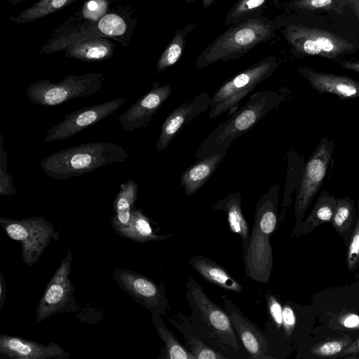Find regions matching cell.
Instances as JSON below:
<instances>
[{
  "label": "cell",
  "mask_w": 359,
  "mask_h": 359,
  "mask_svg": "<svg viewBox=\"0 0 359 359\" xmlns=\"http://www.w3.org/2000/svg\"><path fill=\"white\" fill-rule=\"evenodd\" d=\"M193 329L206 344L228 359H249L226 309L214 302L191 276L185 283Z\"/></svg>",
  "instance_id": "obj_1"
},
{
  "label": "cell",
  "mask_w": 359,
  "mask_h": 359,
  "mask_svg": "<svg viewBox=\"0 0 359 359\" xmlns=\"http://www.w3.org/2000/svg\"><path fill=\"white\" fill-rule=\"evenodd\" d=\"M280 187L277 183L258 199L249 245L243 256L246 278L268 283L273 265L271 237L279 224L278 203Z\"/></svg>",
  "instance_id": "obj_2"
},
{
  "label": "cell",
  "mask_w": 359,
  "mask_h": 359,
  "mask_svg": "<svg viewBox=\"0 0 359 359\" xmlns=\"http://www.w3.org/2000/svg\"><path fill=\"white\" fill-rule=\"evenodd\" d=\"M285 99L280 90H264L251 95L243 106L229 115L199 144L194 154L196 161L227 150L236 140L254 128Z\"/></svg>",
  "instance_id": "obj_3"
},
{
  "label": "cell",
  "mask_w": 359,
  "mask_h": 359,
  "mask_svg": "<svg viewBox=\"0 0 359 359\" xmlns=\"http://www.w3.org/2000/svg\"><path fill=\"white\" fill-rule=\"evenodd\" d=\"M128 154L115 143L92 142L64 149L45 157L41 167L48 177L67 180L111 163L123 162Z\"/></svg>",
  "instance_id": "obj_4"
},
{
  "label": "cell",
  "mask_w": 359,
  "mask_h": 359,
  "mask_svg": "<svg viewBox=\"0 0 359 359\" xmlns=\"http://www.w3.org/2000/svg\"><path fill=\"white\" fill-rule=\"evenodd\" d=\"M274 36L271 22L264 18L253 17L233 25L196 57V67L201 69L219 61L238 59L258 44Z\"/></svg>",
  "instance_id": "obj_5"
},
{
  "label": "cell",
  "mask_w": 359,
  "mask_h": 359,
  "mask_svg": "<svg viewBox=\"0 0 359 359\" xmlns=\"http://www.w3.org/2000/svg\"><path fill=\"white\" fill-rule=\"evenodd\" d=\"M137 24V18L131 7L116 4L99 20L89 26L53 42L45 43L38 53L49 55L64 50L81 40L93 37H108L122 46H128Z\"/></svg>",
  "instance_id": "obj_6"
},
{
  "label": "cell",
  "mask_w": 359,
  "mask_h": 359,
  "mask_svg": "<svg viewBox=\"0 0 359 359\" xmlns=\"http://www.w3.org/2000/svg\"><path fill=\"white\" fill-rule=\"evenodd\" d=\"M278 66V60L271 55L226 81L211 97L209 118H215L226 111L229 116L233 113L241 101L272 76Z\"/></svg>",
  "instance_id": "obj_7"
},
{
  "label": "cell",
  "mask_w": 359,
  "mask_h": 359,
  "mask_svg": "<svg viewBox=\"0 0 359 359\" xmlns=\"http://www.w3.org/2000/svg\"><path fill=\"white\" fill-rule=\"evenodd\" d=\"M104 81L102 73L69 74L58 82L44 79L30 85L27 88V95L34 104L43 107L56 106L72 99L97 93Z\"/></svg>",
  "instance_id": "obj_8"
},
{
  "label": "cell",
  "mask_w": 359,
  "mask_h": 359,
  "mask_svg": "<svg viewBox=\"0 0 359 359\" xmlns=\"http://www.w3.org/2000/svg\"><path fill=\"white\" fill-rule=\"evenodd\" d=\"M0 225L9 238L21 244L22 260L27 266L39 261L52 239L58 241L60 232L41 216L21 219L1 217Z\"/></svg>",
  "instance_id": "obj_9"
},
{
  "label": "cell",
  "mask_w": 359,
  "mask_h": 359,
  "mask_svg": "<svg viewBox=\"0 0 359 359\" xmlns=\"http://www.w3.org/2000/svg\"><path fill=\"white\" fill-rule=\"evenodd\" d=\"M333 151V141L323 137L308 160L296 191L293 230L297 229L302 224L308 208L320 188Z\"/></svg>",
  "instance_id": "obj_10"
},
{
  "label": "cell",
  "mask_w": 359,
  "mask_h": 359,
  "mask_svg": "<svg viewBox=\"0 0 359 359\" xmlns=\"http://www.w3.org/2000/svg\"><path fill=\"white\" fill-rule=\"evenodd\" d=\"M73 254L69 250L39 302L36 311V323L59 313L77 311L79 306L74 295L75 287L69 278Z\"/></svg>",
  "instance_id": "obj_11"
},
{
  "label": "cell",
  "mask_w": 359,
  "mask_h": 359,
  "mask_svg": "<svg viewBox=\"0 0 359 359\" xmlns=\"http://www.w3.org/2000/svg\"><path fill=\"white\" fill-rule=\"evenodd\" d=\"M283 34L293 50L304 55L335 58L353 49L347 41L319 29L290 25Z\"/></svg>",
  "instance_id": "obj_12"
},
{
  "label": "cell",
  "mask_w": 359,
  "mask_h": 359,
  "mask_svg": "<svg viewBox=\"0 0 359 359\" xmlns=\"http://www.w3.org/2000/svg\"><path fill=\"white\" fill-rule=\"evenodd\" d=\"M113 278L118 285L137 304L151 313L167 316L170 307L163 280L158 284L148 277L130 269L116 268Z\"/></svg>",
  "instance_id": "obj_13"
},
{
  "label": "cell",
  "mask_w": 359,
  "mask_h": 359,
  "mask_svg": "<svg viewBox=\"0 0 359 359\" xmlns=\"http://www.w3.org/2000/svg\"><path fill=\"white\" fill-rule=\"evenodd\" d=\"M125 102L117 97L104 102L77 109L65 116L64 119L46 131L45 143L68 139L83 129L114 114Z\"/></svg>",
  "instance_id": "obj_14"
},
{
  "label": "cell",
  "mask_w": 359,
  "mask_h": 359,
  "mask_svg": "<svg viewBox=\"0 0 359 359\" xmlns=\"http://www.w3.org/2000/svg\"><path fill=\"white\" fill-rule=\"evenodd\" d=\"M210 104L209 94L203 92L173 109L161 126L156 144V151H161L166 149L184 126L206 111Z\"/></svg>",
  "instance_id": "obj_15"
},
{
  "label": "cell",
  "mask_w": 359,
  "mask_h": 359,
  "mask_svg": "<svg viewBox=\"0 0 359 359\" xmlns=\"http://www.w3.org/2000/svg\"><path fill=\"white\" fill-rule=\"evenodd\" d=\"M233 327L248 354L249 359H273L268 354V343L264 330L246 317L226 295L222 296Z\"/></svg>",
  "instance_id": "obj_16"
},
{
  "label": "cell",
  "mask_w": 359,
  "mask_h": 359,
  "mask_svg": "<svg viewBox=\"0 0 359 359\" xmlns=\"http://www.w3.org/2000/svg\"><path fill=\"white\" fill-rule=\"evenodd\" d=\"M171 92L170 85L161 86L154 83L149 92L118 117L123 130L132 132L137 128H147Z\"/></svg>",
  "instance_id": "obj_17"
},
{
  "label": "cell",
  "mask_w": 359,
  "mask_h": 359,
  "mask_svg": "<svg viewBox=\"0 0 359 359\" xmlns=\"http://www.w3.org/2000/svg\"><path fill=\"white\" fill-rule=\"evenodd\" d=\"M70 355L55 342L45 345L18 336L0 334L1 359H69Z\"/></svg>",
  "instance_id": "obj_18"
},
{
  "label": "cell",
  "mask_w": 359,
  "mask_h": 359,
  "mask_svg": "<svg viewBox=\"0 0 359 359\" xmlns=\"http://www.w3.org/2000/svg\"><path fill=\"white\" fill-rule=\"evenodd\" d=\"M121 0H88L74 14L62 21L46 43L74 34L99 20Z\"/></svg>",
  "instance_id": "obj_19"
},
{
  "label": "cell",
  "mask_w": 359,
  "mask_h": 359,
  "mask_svg": "<svg viewBox=\"0 0 359 359\" xmlns=\"http://www.w3.org/2000/svg\"><path fill=\"white\" fill-rule=\"evenodd\" d=\"M297 70L320 94H334L341 100L359 97V82L351 77L318 72L308 67H299Z\"/></svg>",
  "instance_id": "obj_20"
},
{
  "label": "cell",
  "mask_w": 359,
  "mask_h": 359,
  "mask_svg": "<svg viewBox=\"0 0 359 359\" xmlns=\"http://www.w3.org/2000/svg\"><path fill=\"white\" fill-rule=\"evenodd\" d=\"M268 320L264 325V334L268 343V354L273 359L284 358L287 355L282 330L283 304L279 297L268 290L265 294Z\"/></svg>",
  "instance_id": "obj_21"
},
{
  "label": "cell",
  "mask_w": 359,
  "mask_h": 359,
  "mask_svg": "<svg viewBox=\"0 0 359 359\" xmlns=\"http://www.w3.org/2000/svg\"><path fill=\"white\" fill-rule=\"evenodd\" d=\"M189 262L205 281L228 292L241 293L243 291L240 281L212 259L198 255L191 257Z\"/></svg>",
  "instance_id": "obj_22"
},
{
  "label": "cell",
  "mask_w": 359,
  "mask_h": 359,
  "mask_svg": "<svg viewBox=\"0 0 359 359\" xmlns=\"http://www.w3.org/2000/svg\"><path fill=\"white\" fill-rule=\"evenodd\" d=\"M227 150L213 154L196 163L182 173L180 184L184 189V194L190 196L197 192L211 177L223 161Z\"/></svg>",
  "instance_id": "obj_23"
},
{
  "label": "cell",
  "mask_w": 359,
  "mask_h": 359,
  "mask_svg": "<svg viewBox=\"0 0 359 359\" xmlns=\"http://www.w3.org/2000/svg\"><path fill=\"white\" fill-rule=\"evenodd\" d=\"M241 205V195L240 192L236 191L218 200L213 205L212 209L226 213L230 231L238 235L241 238L244 255L248 248L250 232Z\"/></svg>",
  "instance_id": "obj_24"
},
{
  "label": "cell",
  "mask_w": 359,
  "mask_h": 359,
  "mask_svg": "<svg viewBox=\"0 0 359 359\" xmlns=\"http://www.w3.org/2000/svg\"><path fill=\"white\" fill-rule=\"evenodd\" d=\"M115 43L108 37H93L81 40L64 50L65 56L83 62H101L112 57Z\"/></svg>",
  "instance_id": "obj_25"
},
{
  "label": "cell",
  "mask_w": 359,
  "mask_h": 359,
  "mask_svg": "<svg viewBox=\"0 0 359 359\" xmlns=\"http://www.w3.org/2000/svg\"><path fill=\"white\" fill-rule=\"evenodd\" d=\"M160 227H154V222L144 214L143 209L134 208L129 224L116 231V234L133 241L144 243L150 241H163L172 234H159Z\"/></svg>",
  "instance_id": "obj_26"
},
{
  "label": "cell",
  "mask_w": 359,
  "mask_h": 359,
  "mask_svg": "<svg viewBox=\"0 0 359 359\" xmlns=\"http://www.w3.org/2000/svg\"><path fill=\"white\" fill-rule=\"evenodd\" d=\"M168 321L184 339V346L196 359H228L226 356L203 341L194 332L189 316L177 311Z\"/></svg>",
  "instance_id": "obj_27"
},
{
  "label": "cell",
  "mask_w": 359,
  "mask_h": 359,
  "mask_svg": "<svg viewBox=\"0 0 359 359\" xmlns=\"http://www.w3.org/2000/svg\"><path fill=\"white\" fill-rule=\"evenodd\" d=\"M336 204L337 198L327 191H323L307 217L297 229L292 231L291 237L306 236L319 225L330 222Z\"/></svg>",
  "instance_id": "obj_28"
},
{
  "label": "cell",
  "mask_w": 359,
  "mask_h": 359,
  "mask_svg": "<svg viewBox=\"0 0 359 359\" xmlns=\"http://www.w3.org/2000/svg\"><path fill=\"white\" fill-rule=\"evenodd\" d=\"M138 186L132 180L120 186V189L114 201V215L111 224L116 231L127 226L130 221L131 212L137 198Z\"/></svg>",
  "instance_id": "obj_29"
},
{
  "label": "cell",
  "mask_w": 359,
  "mask_h": 359,
  "mask_svg": "<svg viewBox=\"0 0 359 359\" xmlns=\"http://www.w3.org/2000/svg\"><path fill=\"white\" fill-rule=\"evenodd\" d=\"M151 318L156 332L165 344L156 359H196L168 327L161 315L151 313Z\"/></svg>",
  "instance_id": "obj_30"
},
{
  "label": "cell",
  "mask_w": 359,
  "mask_h": 359,
  "mask_svg": "<svg viewBox=\"0 0 359 359\" xmlns=\"http://www.w3.org/2000/svg\"><path fill=\"white\" fill-rule=\"evenodd\" d=\"M355 201L349 196L337 198L331 224L346 246L356 219Z\"/></svg>",
  "instance_id": "obj_31"
},
{
  "label": "cell",
  "mask_w": 359,
  "mask_h": 359,
  "mask_svg": "<svg viewBox=\"0 0 359 359\" xmlns=\"http://www.w3.org/2000/svg\"><path fill=\"white\" fill-rule=\"evenodd\" d=\"M77 0H39L16 15L9 18L14 24L25 25L58 12Z\"/></svg>",
  "instance_id": "obj_32"
},
{
  "label": "cell",
  "mask_w": 359,
  "mask_h": 359,
  "mask_svg": "<svg viewBox=\"0 0 359 359\" xmlns=\"http://www.w3.org/2000/svg\"><path fill=\"white\" fill-rule=\"evenodd\" d=\"M197 25V24L189 23L184 28L176 31L157 60L156 69L158 73L164 72L178 62L184 50L186 37Z\"/></svg>",
  "instance_id": "obj_33"
},
{
  "label": "cell",
  "mask_w": 359,
  "mask_h": 359,
  "mask_svg": "<svg viewBox=\"0 0 359 359\" xmlns=\"http://www.w3.org/2000/svg\"><path fill=\"white\" fill-rule=\"evenodd\" d=\"M266 2L267 0H237L226 15L224 25H235L255 17Z\"/></svg>",
  "instance_id": "obj_34"
},
{
  "label": "cell",
  "mask_w": 359,
  "mask_h": 359,
  "mask_svg": "<svg viewBox=\"0 0 359 359\" xmlns=\"http://www.w3.org/2000/svg\"><path fill=\"white\" fill-rule=\"evenodd\" d=\"M353 341L348 337L332 338L321 341L311 349V354L320 358H336L339 357Z\"/></svg>",
  "instance_id": "obj_35"
},
{
  "label": "cell",
  "mask_w": 359,
  "mask_h": 359,
  "mask_svg": "<svg viewBox=\"0 0 359 359\" xmlns=\"http://www.w3.org/2000/svg\"><path fill=\"white\" fill-rule=\"evenodd\" d=\"M295 305L290 301L283 304V334L284 343L289 353V344L295 339L298 328V316Z\"/></svg>",
  "instance_id": "obj_36"
},
{
  "label": "cell",
  "mask_w": 359,
  "mask_h": 359,
  "mask_svg": "<svg viewBox=\"0 0 359 359\" xmlns=\"http://www.w3.org/2000/svg\"><path fill=\"white\" fill-rule=\"evenodd\" d=\"M356 219L346 247V264L349 271H355L359 266V198L357 202Z\"/></svg>",
  "instance_id": "obj_37"
},
{
  "label": "cell",
  "mask_w": 359,
  "mask_h": 359,
  "mask_svg": "<svg viewBox=\"0 0 359 359\" xmlns=\"http://www.w3.org/2000/svg\"><path fill=\"white\" fill-rule=\"evenodd\" d=\"M3 137L1 135V180H0V194L1 195L10 196L17 194L15 189L12 184V176L6 172V154L2 148Z\"/></svg>",
  "instance_id": "obj_38"
},
{
  "label": "cell",
  "mask_w": 359,
  "mask_h": 359,
  "mask_svg": "<svg viewBox=\"0 0 359 359\" xmlns=\"http://www.w3.org/2000/svg\"><path fill=\"white\" fill-rule=\"evenodd\" d=\"M333 0H297L294 6L301 10H316L330 6Z\"/></svg>",
  "instance_id": "obj_39"
},
{
  "label": "cell",
  "mask_w": 359,
  "mask_h": 359,
  "mask_svg": "<svg viewBox=\"0 0 359 359\" xmlns=\"http://www.w3.org/2000/svg\"><path fill=\"white\" fill-rule=\"evenodd\" d=\"M359 358V337L339 355V358Z\"/></svg>",
  "instance_id": "obj_40"
},
{
  "label": "cell",
  "mask_w": 359,
  "mask_h": 359,
  "mask_svg": "<svg viewBox=\"0 0 359 359\" xmlns=\"http://www.w3.org/2000/svg\"><path fill=\"white\" fill-rule=\"evenodd\" d=\"M341 324L347 328L359 327V316L354 313H348L344 316L340 320Z\"/></svg>",
  "instance_id": "obj_41"
},
{
  "label": "cell",
  "mask_w": 359,
  "mask_h": 359,
  "mask_svg": "<svg viewBox=\"0 0 359 359\" xmlns=\"http://www.w3.org/2000/svg\"><path fill=\"white\" fill-rule=\"evenodd\" d=\"M6 283L2 272L0 271V310L6 300Z\"/></svg>",
  "instance_id": "obj_42"
},
{
  "label": "cell",
  "mask_w": 359,
  "mask_h": 359,
  "mask_svg": "<svg viewBox=\"0 0 359 359\" xmlns=\"http://www.w3.org/2000/svg\"><path fill=\"white\" fill-rule=\"evenodd\" d=\"M340 65L345 69H350L359 72V62L358 61H341Z\"/></svg>",
  "instance_id": "obj_43"
},
{
  "label": "cell",
  "mask_w": 359,
  "mask_h": 359,
  "mask_svg": "<svg viewBox=\"0 0 359 359\" xmlns=\"http://www.w3.org/2000/svg\"><path fill=\"white\" fill-rule=\"evenodd\" d=\"M359 18V0H346Z\"/></svg>",
  "instance_id": "obj_44"
},
{
  "label": "cell",
  "mask_w": 359,
  "mask_h": 359,
  "mask_svg": "<svg viewBox=\"0 0 359 359\" xmlns=\"http://www.w3.org/2000/svg\"><path fill=\"white\" fill-rule=\"evenodd\" d=\"M196 1H201L202 2V5L203 9H207L209 8L216 0H185L186 4H190Z\"/></svg>",
  "instance_id": "obj_45"
},
{
  "label": "cell",
  "mask_w": 359,
  "mask_h": 359,
  "mask_svg": "<svg viewBox=\"0 0 359 359\" xmlns=\"http://www.w3.org/2000/svg\"><path fill=\"white\" fill-rule=\"evenodd\" d=\"M26 0H7L8 4H10L11 6H15L19 4L20 3L25 1Z\"/></svg>",
  "instance_id": "obj_46"
},
{
  "label": "cell",
  "mask_w": 359,
  "mask_h": 359,
  "mask_svg": "<svg viewBox=\"0 0 359 359\" xmlns=\"http://www.w3.org/2000/svg\"><path fill=\"white\" fill-rule=\"evenodd\" d=\"M355 278L359 280V273H358V276H355Z\"/></svg>",
  "instance_id": "obj_47"
}]
</instances>
